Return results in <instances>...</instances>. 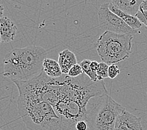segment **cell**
I'll list each match as a JSON object with an SVG mask.
<instances>
[{"label":"cell","instance_id":"obj_1","mask_svg":"<svg viewBox=\"0 0 147 130\" xmlns=\"http://www.w3.org/2000/svg\"><path fill=\"white\" fill-rule=\"evenodd\" d=\"M30 80L60 118L63 130H76L77 123L86 121L90 100L108 94L104 81L93 82L84 73L76 78H52L42 70Z\"/></svg>","mask_w":147,"mask_h":130},{"label":"cell","instance_id":"obj_7","mask_svg":"<svg viewBox=\"0 0 147 130\" xmlns=\"http://www.w3.org/2000/svg\"><path fill=\"white\" fill-rule=\"evenodd\" d=\"M114 130H143L141 119L125 110L118 117Z\"/></svg>","mask_w":147,"mask_h":130},{"label":"cell","instance_id":"obj_16","mask_svg":"<svg viewBox=\"0 0 147 130\" xmlns=\"http://www.w3.org/2000/svg\"><path fill=\"white\" fill-rule=\"evenodd\" d=\"M120 70L116 64H113L109 66L108 71V78H110L111 79H113L120 75Z\"/></svg>","mask_w":147,"mask_h":130},{"label":"cell","instance_id":"obj_2","mask_svg":"<svg viewBox=\"0 0 147 130\" xmlns=\"http://www.w3.org/2000/svg\"><path fill=\"white\" fill-rule=\"evenodd\" d=\"M19 91L18 113L29 130H63L60 118L30 80L14 82Z\"/></svg>","mask_w":147,"mask_h":130},{"label":"cell","instance_id":"obj_12","mask_svg":"<svg viewBox=\"0 0 147 130\" xmlns=\"http://www.w3.org/2000/svg\"><path fill=\"white\" fill-rule=\"evenodd\" d=\"M43 71L48 76L52 78H58L63 75L58 63L54 59L47 58L43 61Z\"/></svg>","mask_w":147,"mask_h":130},{"label":"cell","instance_id":"obj_19","mask_svg":"<svg viewBox=\"0 0 147 130\" xmlns=\"http://www.w3.org/2000/svg\"><path fill=\"white\" fill-rule=\"evenodd\" d=\"M90 68L92 71L96 72L99 68V63L96 61H92L90 63Z\"/></svg>","mask_w":147,"mask_h":130},{"label":"cell","instance_id":"obj_21","mask_svg":"<svg viewBox=\"0 0 147 130\" xmlns=\"http://www.w3.org/2000/svg\"><path fill=\"white\" fill-rule=\"evenodd\" d=\"M5 8L2 5H0V19L3 17V14H4Z\"/></svg>","mask_w":147,"mask_h":130},{"label":"cell","instance_id":"obj_4","mask_svg":"<svg viewBox=\"0 0 147 130\" xmlns=\"http://www.w3.org/2000/svg\"><path fill=\"white\" fill-rule=\"evenodd\" d=\"M94 99H91L87 105L88 130H114L118 117L125 108L108 94Z\"/></svg>","mask_w":147,"mask_h":130},{"label":"cell","instance_id":"obj_23","mask_svg":"<svg viewBox=\"0 0 147 130\" xmlns=\"http://www.w3.org/2000/svg\"><path fill=\"white\" fill-rule=\"evenodd\" d=\"M145 27H146V29H147V25H146V26H145Z\"/></svg>","mask_w":147,"mask_h":130},{"label":"cell","instance_id":"obj_9","mask_svg":"<svg viewBox=\"0 0 147 130\" xmlns=\"http://www.w3.org/2000/svg\"><path fill=\"white\" fill-rule=\"evenodd\" d=\"M142 1L143 0H113L110 2L123 13L135 16Z\"/></svg>","mask_w":147,"mask_h":130},{"label":"cell","instance_id":"obj_17","mask_svg":"<svg viewBox=\"0 0 147 130\" xmlns=\"http://www.w3.org/2000/svg\"><path fill=\"white\" fill-rule=\"evenodd\" d=\"M135 17L137 18L138 20L143 25L145 26L147 25V11L143 10L140 6L137 13L136 14Z\"/></svg>","mask_w":147,"mask_h":130},{"label":"cell","instance_id":"obj_11","mask_svg":"<svg viewBox=\"0 0 147 130\" xmlns=\"http://www.w3.org/2000/svg\"><path fill=\"white\" fill-rule=\"evenodd\" d=\"M108 8H109L110 11L113 13H114L115 15H116L118 17H120V18L132 30L136 31L137 30L141 28L143 26V24L140 22L137 18H136L134 16L129 15L128 14H126L123 11H121V10L115 8L111 3H110V1H108Z\"/></svg>","mask_w":147,"mask_h":130},{"label":"cell","instance_id":"obj_24","mask_svg":"<svg viewBox=\"0 0 147 130\" xmlns=\"http://www.w3.org/2000/svg\"><path fill=\"white\" fill-rule=\"evenodd\" d=\"M0 130H1V129H0Z\"/></svg>","mask_w":147,"mask_h":130},{"label":"cell","instance_id":"obj_3","mask_svg":"<svg viewBox=\"0 0 147 130\" xmlns=\"http://www.w3.org/2000/svg\"><path fill=\"white\" fill-rule=\"evenodd\" d=\"M47 51L38 46L15 48L3 59V75L13 82H25L34 78L43 70Z\"/></svg>","mask_w":147,"mask_h":130},{"label":"cell","instance_id":"obj_15","mask_svg":"<svg viewBox=\"0 0 147 130\" xmlns=\"http://www.w3.org/2000/svg\"><path fill=\"white\" fill-rule=\"evenodd\" d=\"M83 74V69L80 66V64L77 63L75 65H74L73 67L69 70L68 76L69 77H71V78H76V77H78L81 76Z\"/></svg>","mask_w":147,"mask_h":130},{"label":"cell","instance_id":"obj_22","mask_svg":"<svg viewBox=\"0 0 147 130\" xmlns=\"http://www.w3.org/2000/svg\"><path fill=\"white\" fill-rule=\"evenodd\" d=\"M2 43V41H1V35H0V44Z\"/></svg>","mask_w":147,"mask_h":130},{"label":"cell","instance_id":"obj_20","mask_svg":"<svg viewBox=\"0 0 147 130\" xmlns=\"http://www.w3.org/2000/svg\"><path fill=\"white\" fill-rule=\"evenodd\" d=\"M140 8L145 11H147V0H143L140 5Z\"/></svg>","mask_w":147,"mask_h":130},{"label":"cell","instance_id":"obj_8","mask_svg":"<svg viewBox=\"0 0 147 130\" xmlns=\"http://www.w3.org/2000/svg\"><path fill=\"white\" fill-rule=\"evenodd\" d=\"M17 27L11 20L6 16L0 19V35L2 43H9L15 40Z\"/></svg>","mask_w":147,"mask_h":130},{"label":"cell","instance_id":"obj_13","mask_svg":"<svg viewBox=\"0 0 147 130\" xmlns=\"http://www.w3.org/2000/svg\"><path fill=\"white\" fill-rule=\"evenodd\" d=\"M90 63L91 61L89 59H84L80 63V65L83 69V73L85 74L93 82H98V81L97 79L96 72L92 71V69H91Z\"/></svg>","mask_w":147,"mask_h":130},{"label":"cell","instance_id":"obj_5","mask_svg":"<svg viewBox=\"0 0 147 130\" xmlns=\"http://www.w3.org/2000/svg\"><path fill=\"white\" fill-rule=\"evenodd\" d=\"M134 35L104 31L96 42L98 54L108 65L125 60L131 53Z\"/></svg>","mask_w":147,"mask_h":130},{"label":"cell","instance_id":"obj_10","mask_svg":"<svg viewBox=\"0 0 147 130\" xmlns=\"http://www.w3.org/2000/svg\"><path fill=\"white\" fill-rule=\"evenodd\" d=\"M58 63L60 66L63 75H68L70 69L77 64V59L76 55L72 51L68 49H66L59 53Z\"/></svg>","mask_w":147,"mask_h":130},{"label":"cell","instance_id":"obj_18","mask_svg":"<svg viewBox=\"0 0 147 130\" xmlns=\"http://www.w3.org/2000/svg\"><path fill=\"white\" fill-rule=\"evenodd\" d=\"M75 128L76 130H88V125L86 121L82 120L77 123Z\"/></svg>","mask_w":147,"mask_h":130},{"label":"cell","instance_id":"obj_14","mask_svg":"<svg viewBox=\"0 0 147 130\" xmlns=\"http://www.w3.org/2000/svg\"><path fill=\"white\" fill-rule=\"evenodd\" d=\"M109 65L106 64L105 63L101 61L99 63V68L97 70V79L98 82H102L105 78H108V71Z\"/></svg>","mask_w":147,"mask_h":130},{"label":"cell","instance_id":"obj_6","mask_svg":"<svg viewBox=\"0 0 147 130\" xmlns=\"http://www.w3.org/2000/svg\"><path fill=\"white\" fill-rule=\"evenodd\" d=\"M98 23L101 30L118 34H131L137 33L130 28L120 17L108 8V2L101 4L98 9Z\"/></svg>","mask_w":147,"mask_h":130}]
</instances>
